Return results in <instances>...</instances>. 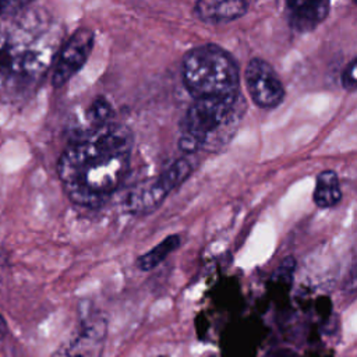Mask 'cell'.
I'll use <instances>...</instances> for the list:
<instances>
[{"instance_id":"1","label":"cell","mask_w":357,"mask_h":357,"mask_svg":"<svg viewBox=\"0 0 357 357\" xmlns=\"http://www.w3.org/2000/svg\"><path fill=\"white\" fill-rule=\"evenodd\" d=\"M134 146L131 130L121 123L89 128L70 142L57 162L64 192L77 205L99 206L123 184Z\"/></svg>"},{"instance_id":"2","label":"cell","mask_w":357,"mask_h":357,"mask_svg":"<svg viewBox=\"0 0 357 357\" xmlns=\"http://www.w3.org/2000/svg\"><path fill=\"white\" fill-rule=\"evenodd\" d=\"M59 33L39 8H22L0 21V100L29 95L54 59Z\"/></svg>"},{"instance_id":"3","label":"cell","mask_w":357,"mask_h":357,"mask_svg":"<svg viewBox=\"0 0 357 357\" xmlns=\"http://www.w3.org/2000/svg\"><path fill=\"white\" fill-rule=\"evenodd\" d=\"M247 103L238 91L231 95L194 100L180 123L178 146L185 155L226 145L236 134Z\"/></svg>"},{"instance_id":"4","label":"cell","mask_w":357,"mask_h":357,"mask_svg":"<svg viewBox=\"0 0 357 357\" xmlns=\"http://www.w3.org/2000/svg\"><path fill=\"white\" fill-rule=\"evenodd\" d=\"M181 81L194 100L231 95L240 91L238 64L215 43L198 45L183 56Z\"/></svg>"},{"instance_id":"5","label":"cell","mask_w":357,"mask_h":357,"mask_svg":"<svg viewBox=\"0 0 357 357\" xmlns=\"http://www.w3.org/2000/svg\"><path fill=\"white\" fill-rule=\"evenodd\" d=\"M192 155L176 159L159 176L148 183L138 185L127 198V206L134 213H151L158 209L165 198L178 185H181L192 173Z\"/></svg>"},{"instance_id":"6","label":"cell","mask_w":357,"mask_h":357,"mask_svg":"<svg viewBox=\"0 0 357 357\" xmlns=\"http://www.w3.org/2000/svg\"><path fill=\"white\" fill-rule=\"evenodd\" d=\"M245 88L251 100L261 109H275L286 95L284 85L275 68L264 59L254 57L244 70Z\"/></svg>"},{"instance_id":"7","label":"cell","mask_w":357,"mask_h":357,"mask_svg":"<svg viewBox=\"0 0 357 357\" xmlns=\"http://www.w3.org/2000/svg\"><path fill=\"white\" fill-rule=\"evenodd\" d=\"M95 33L89 28H78L61 46L53 66L52 85L60 88L66 85L86 63L93 49Z\"/></svg>"},{"instance_id":"8","label":"cell","mask_w":357,"mask_h":357,"mask_svg":"<svg viewBox=\"0 0 357 357\" xmlns=\"http://www.w3.org/2000/svg\"><path fill=\"white\" fill-rule=\"evenodd\" d=\"M106 336V321L89 315L81 321L78 331L57 349L53 357H100Z\"/></svg>"},{"instance_id":"9","label":"cell","mask_w":357,"mask_h":357,"mask_svg":"<svg viewBox=\"0 0 357 357\" xmlns=\"http://www.w3.org/2000/svg\"><path fill=\"white\" fill-rule=\"evenodd\" d=\"M286 17L289 28L297 33H307L322 24L331 11L329 1H286Z\"/></svg>"},{"instance_id":"10","label":"cell","mask_w":357,"mask_h":357,"mask_svg":"<svg viewBox=\"0 0 357 357\" xmlns=\"http://www.w3.org/2000/svg\"><path fill=\"white\" fill-rule=\"evenodd\" d=\"M248 7L243 0H199L194 4L192 14L202 22L220 24L241 18Z\"/></svg>"},{"instance_id":"11","label":"cell","mask_w":357,"mask_h":357,"mask_svg":"<svg viewBox=\"0 0 357 357\" xmlns=\"http://www.w3.org/2000/svg\"><path fill=\"white\" fill-rule=\"evenodd\" d=\"M342 199L340 181L335 170L326 169L318 173L315 178V188L312 192V201L318 208L328 209L337 205Z\"/></svg>"},{"instance_id":"12","label":"cell","mask_w":357,"mask_h":357,"mask_svg":"<svg viewBox=\"0 0 357 357\" xmlns=\"http://www.w3.org/2000/svg\"><path fill=\"white\" fill-rule=\"evenodd\" d=\"M257 340L252 331L233 329L223 343V357H255Z\"/></svg>"},{"instance_id":"13","label":"cell","mask_w":357,"mask_h":357,"mask_svg":"<svg viewBox=\"0 0 357 357\" xmlns=\"http://www.w3.org/2000/svg\"><path fill=\"white\" fill-rule=\"evenodd\" d=\"M180 243H181V238L178 234H170L169 237L163 238L159 244H156L153 248H151L145 254L139 255L135 261L137 268L141 271H151V269L156 268L173 251H176L180 247Z\"/></svg>"},{"instance_id":"14","label":"cell","mask_w":357,"mask_h":357,"mask_svg":"<svg viewBox=\"0 0 357 357\" xmlns=\"http://www.w3.org/2000/svg\"><path fill=\"white\" fill-rule=\"evenodd\" d=\"M86 117L89 120V128H95V127H100L103 124L110 123V117H112V105L109 103V100L103 96H98L92 100Z\"/></svg>"},{"instance_id":"15","label":"cell","mask_w":357,"mask_h":357,"mask_svg":"<svg viewBox=\"0 0 357 357\" xmlns=\"http://www.w3.org/2000/svg\"><path fill=\"white\" fill-rule=\"evenodd\" d=\"M340 82L343 89L353 92L356 89V57H353L340 74Z\"/></svg>"},{"instance_id":"16","label":"cell","mask_w":357,"mask_h":357,"mask_svg":"<svg viewBox=\"0 0 357 357\" xmlns=\"http://www.w3.org/2000/svg\"><path fill=\"white\" fill-rule=\"evenodd\" d=\"M6 333H7V324H6L4 318H3L1 314H0V340H3V337L6 336Z\"/></svg>"},{"instance_id":"17","label":"cell","mask_w":357,"mask_h":357,"mask_svg":"<svg viewBox=\"0 0 357 357\" xmlns=\"http://www.w3.org/2000/svg\"><path fill=\"white\" fill-rule=\"evenodd\" d=\"M7 7V3L6 1H0V13Z\"/></svg>"},{"instance_id":"18","label":"cell","mask_w":357,"mask_h":357,"mask_svg":"<svg viewBox=\"0 0 357 357\" xmlns=\"http://www.w3.org/2000/svg\"><path fill=\"white\" fill-rule=\"evenodd\" d=\"M209 357H216V356H209Z\"/></svg>"},{"instance_id":"19","label":"cell","mask_w":357,"mask_h":357,"mask_svg":"<svg viewBox=\"0 0 357 357\" xmlns=\"http://www.w3.org/2000/svg\"><path fill=\"white\" fill-rule=\"evenodd\" d=\"M160 357H166V356H160Z\"/></svg>"}]
</instances>
